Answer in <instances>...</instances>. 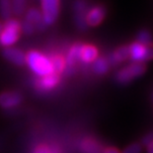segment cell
I'll list each match as a JSON object with an SVG mask.
<instances>
[{
    "label": "cell",
    "instance_id": "6da1fadb",
    "mask_svg": "<svg viewBox=\"0 0 153 153\" xmlns=\"http://www.w3.org/2000/svg\"><path fill=\"white\" fill-rule=\"evenodd\" d=\"M25 63L39 77H44L53 73L48 57L38 51L29 52L25 56Z\"/></svg>",
    "mask_w": 153,
    "mask_h": 153
},
{
    "label": "cell",
    "instance_id": "7a4b0ae2",
    "mask_svg": "<svg viewBox=\"0 0 153 153\" xmlns=\"http://www.w3.org/2000/svg\"><path fill=\"white\" fill-rule=\"evenodd\" d=\"M21 34V23L16 19H7L0 33V45L9 47L18 41Z\"/></svg>",
    "mask_w": 153,
    "mask_h": 153
},
{
    "label": "cell",
    "instance_id": "3957f363",
    "mask_svg": "<svg viewBox=\"0 0 153 153\" xmlns=\"http://www.w3.org/2000/svg\"><path fill=\"white\" fill-rule=\"evenodd\" d=\"M146 71V65L144 62H133L132 64L128 65V67L123 68V70L119 72L117 79L120 83L126 84L129 83L132 79L136 77H139L144 74Z\"/></svg>",
    "mask_w": 153,
    "mask_h": 153
},
{
    "label": "cell",
    "instance_id": "277c9868",
    "mask_svg": "<svg viewBox=\"0 0 153 153\" xmlns=\"http://www.w3.org/2000/svg\"><path fill=\"white\" fill-rule=\"evenodd\" d=\"M42 16L45 25H51L55 22L59 13V0H41Z\"/></svg>",
    "mask_w": 153,
    "mask_h": 153
},
{
    "label": "cell",
    "instance_id": "5b68a950",
    "mask_svg": "<svg viewBox=\"0 0 153 153\" xmlns=\"http://www.w3.org/2000/svg\"><path fill=\"white\" fill-rule=\"evenodd\" d=\"M60 82V76L56 73H51L44 77H39L36 80V89L41 93H47L53 90Z\"/></svg>",
    "mask_w": 153,
    "mask_h": 153
},
{
    "label": "cell",
    "instance_id": "8992f818",
    "mask_svg": "<svg viewBox=\"0 0 153 153\" xmlns=\"http://www.w3.org/2000/svg\"><path fill=\"white\" fill-rule=\"evenodd\" d=\"M22 96L18 92H4L0 93V106L9 109L20 105Z\"/></svg>",
    "mask_w": 153,
    "mask_h": 153
},
{
    "label": "cell",
    "instance_id": "52a82bcc",
    "mask_svg": "<svg viewBox=\"0 0 153 153\" xmlns=\"http://www.w3.org/2000/svg\"><path fill=\"white\" fill-rule=\"evenodd\" d=\"M105 15H106L105 9L101 7V6H96V7L92 8L86 14L85 22L89 26H97L104 20Z\"/></svg>",
    "mask_w": 153,
    "mask_h": 153
},
{
    "label": "cell",
    "instance_id": "ba28073f",
    "mask_svg": "<svg viewBox=\"0 0 153 153\" xmlns=\"http://www.w3.org/2000/svg\"><path fill=\"white\" fill-rule=\"evenodd\" d=\"M3 55L9 62L17 66H22L25 64V55L17 48H6L3 51Z\"/></svg>",
    "mask_w": 153,
    "mask_h": 153
},
{
    "label": "cell",
    "instance_id": "9c48e42d",
    "mask_svg": "<svg viewBox=\"0 0 153 153\" xmlns=\"http://www.w3.org/2000/svg\"><path fill=\"white\" fill-rule=\"evenodd\" d=\"M98 58V50L93 45H82L79 52V60L84 63H92Z\"/></svg>",
    "mask_w": 153,
    "mask_h": 153
},
{
    "label": "cell",
    "instance_id": "30bf717a",
    "mask_svg": "<svg viewBox=\"0 0 153 153\" xmlns=\"http://www.w3.org/2000/svg\"><path fill=\"white\" fill-rule=\"evenodd\" d=\"M25 21L29 22V23H31L32 25H34L35 28L39 29V30H43L45 28V25L43 21L42 12H40L36 8L29 9L27 14H26Z\"/></svg>",
    "mask_w": 153,
    "mask_h": 153
},
{
    "label": "cell",
    "instance_id": "8fae6325",
    "mask_svg": "<svg viewBox=\"0 0 153 153\" xmlns=\"http://www.w3.org/2000/svg\"><path fill=\"white\" fill-rule=\"evenodd\" d=\"M50 62L51 64V67H53V73H56L59 75L60 73H62L65 69L66 67V62L64 57L62 56L61 54H58V53H54V54H51L50 57Z\"/></svg>",
    "mask_w": 153,
    "mask_h": 153
},
{
    "label": "cell",
    "instance_id": "7c38bea8",
    "mask_svg": "<svg viewBox=\"0 0 153 153\" xmlns=\"http://www.w3.org/2000/svg\"><path fill=\"white\" fill-rule=\"evenodd\" d=\"M80 148L84 153H102L104 149L102 148L95 139L86 138L81 142Z\"/></svg>",
    "mask_w": 153,
    "mask_h": 153
},
{
    "label": "cell",
    "instance_id": "4fadbf2b",
    "mask_svg": "<svg viewBox=\"0 0 153 153\" xmlns=\"http://www.w3.org/2000/svg\"><path fill=\"white\" fill-rule=\"evenodd\" d=\"M81 46H82V44H80V43L74 44L73 46L69 49V51H68L65 62L69 67L74 66L76 62L79 60V52H80Z\"/></svg>",
    "mask_w": 153,
    "mask_h": 153
},
{
    "label": "cell",
    "instance_id": "5bb4252c",
    "mask_svg": "<svg viewBox=\"0 0 153 153\" xmlns=\"http://www.w3.org/2000/svg\"><path fill=\"white\" fill-rule=\"evenodd\" d=\"M129 47V54L131 58L134 62L140 61L142 62V55H143V47L144 45L139 43V42H134Z\"/></svg>",
    "mask_w": 153,
    "mask_h": 153
},
{
    "label": "cell",
    "instance_id": "9a60e30c",
    "mask_svg": "<svg viewBox=\"0 0 153 153\" xmlns=\"http://www.w3.org/2000/svg\"><path fill=\"white\" fill-rule=\"evenodd\" d=\"M131 58V54H129V47L128 46H122L118 48L114 52L113 54V59L118 63L123 62L125 60Z\"/></svg>",
    "mask_w": 153,
    "mask_h": 153
},
{
    "label": "cell",
    "instance_id": "2e32d148",
    "mask_svg": "<svg viewBox=\"0 0 153 153\" xmlns=\"http://www.w3.org/2000/svg\"><path fill=\"white\" fill-rule=\"evenodd\" d=\"M109 70V62L105 58H97L94 61V71L96 74L103 75Z\"/></svg>",
    "mask_w": 153,
    "mask_h": 153
},
{
    "label": "cell",
    "instance_id": "e0dca14e",
    "mask_svg": "<svg viewBox=\"0 0 153 153\" xmlns=\"http://www.w3.org/2000/svg\"><path fill=\"white\" fill-rule=\"evenodd\" d=\"M11 0H0V14L5 19H9L12 15Z\"/></svg>",
    "mask_w": 153,
    "mask_h": 153
},
{
    "label": "cell",
    "instance_id": "ac0fdd59",
    "mask_svg": "<svg viewBox=\"0 0 153 153\" xmlns=\"http://www.w3.org/2000/svg\"><path fill=\"white\" fill-rule=\"evenodd\" d=\"M11 4H12V11L16 15H20L25 10L27 0H13V1H11Z\"/></svg>",
    "mask_w": 153,
    "mask_h": 153
},
{
    "label": "cell",
    "instance_id": "d6986e66",
    "mask_svg": "<svg viewBox=\"0 0 153 153\" xmlns=\"http://www.w3.org/2000/svg\"><path fill=\"white\" fill-rule=\"evenodd\" d=\"M153 60V43L144 44L143 47V55H142V62Z\"/></svg>",
    "mask_w": 153,
    "mask_h": 153
},
{
    "label": "cell",
    "instance_id": "ffe728a7",
    "mask_svg": "<svg viewBox=\"0 0 153 153\" xmlns=\"http://www.w3.org/2000/svg\"><path fill=\"white\" fill-rule=\"evenodd\" d=\"M36 30L35 26L32 25L31 23H29L27 21H24V23L21 25V31L24 32L25 34H33Z\"/></svg>",
    "mask_w": 153,
    "mask_h": 153
},
{
    "label": "cell",
    "instance_id": "44dd1931",
    "mask_svg": "<svg viewBox=\"0 0 153 153\" xmlns=\"http://www.w3.org/2000/svg\"><path fill=\"white\" fill-rule=\"evenodd\" d=\"M141 151V146L138 143H133L128 146L123 153H140Z\"/></svg>",
    "mask_w": 153,
    "mask_h": 153
},
{
    "label": "cell",
    "instance_id": "7402d4cb",
    "mask_svg": "<svg viewBox=\"0 0 153 153\" xmlns=\"http://www.w3.org/2000/svg\"><path fill=\"white\" fill-rule=\"evenodd\" d=\"M34 153H51V148L47 144H40L35 148Z\"/></svg>",
    "mask_w": 153,
    "mask_h": 153
},
{
    "label": "cell",
    "instance_id": "603a6c76",
    "mask_svg": "<svg viewBox=\"0 0 153 153\" xmlns=\"http://www.w3.org/2000/svg\"><path fill=\"white\" fill-rule=\"evenodd\" d=\"M102 153H122L118 148H115V147H109V148H106L104 149Z\"/></svg>",
    "mask_w": 153,
    "mask_h": 153
},
{
    "label": "cell",
    "instance_id": "cb8c5ba5",
    "mask_svg": "<svg viewBox=\"0 0 153 153\" xmlns=\"http://www.w3.org/2000/svg\"><path fill=\"white\" fill-rule=\"evenodd\" d=\"M147 152H148V153H153V140H152L151 142H149V143H148Z\"/></svg>",
    "mask_w": 153,
    "mask_h": 153
},
{
    "label": "cell",
    "instance_id": "d4e9b609",
    "mask_svg": "<svg viewBox=\"0 0 153 153\" xmlns=\"http://www.w3.org/2000/svg\"><path fill=\"white\" fill-rule=\"evenodd\" d=\"M2 28H3V24L0 22V33H1V31H2Z\"/></svg>",
    "mask_w": 153,
    "mask_h": 153
}]
</instances>
